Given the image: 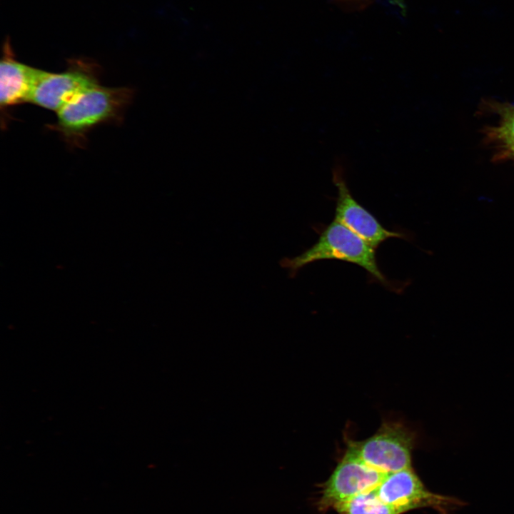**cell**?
Segmentation results:
<instances>
[{"instance_id": "9", "label": "cell", "mask_w": 514, "mask_h": 514, "mask_svg": "<svg viewBox=\"0 0 514 514\" xmlns=\"http://www.w3.org/2000/svg\"><path fill=\"white\" fill-rule=\"evenodd\" d=\"M334 509L339 514H401L396 508L383 503L375 489L363 493Z\"/></svg>"}, {"instance_id": "4", "label": "cell", "mask_w": 514, "mask_h": 514, "mask_svg": "<svg viewBox=\"0 0 514 514\" xmlns=\"http://www.w3.org/2000/svg\"><path fill=\"white\" fill-rule=\"evenodd\" d=\"M101 69L87 59H69L65 71H46L31 97L30 103L58 112L76 98L99 85Z\"/></svg>"}, {"instance_id": "7", "label": "cell", "mask_w": 514, "mask_h": 514, "mask_svg": "<svg viewBox=\"0 0 514 514\" xmlns=\"http://www.w3.org/2000/svg\"><path fill=\"white\" fill-rule=\"evenodd\" d=\"M332 175L337 190L334 220L375 249L388 238H406L405 233L383 227L371 213L353 197L346 182L344 166L341 162H336Z\"/></svg>"}, {"instance_id": "1", "label": "cell", "mask_w": 514, "mask_h": 514, "mask_svg": "<svg viewBox=\"0 0 514 514\" xmlns=\"http://www.w3.org/2000/svg\"><path fill=\"white\" fill-rule=\"evenodd\" d=\"M133 95L129 87L99 85L61 108L56 112V121L46 127L58 133L69 147L84 148L91 129L123 121Z\"/></svg>"}, {"instance_id": "3", "label": "cell", "mask_w": 514, "mask_h": 514, "mask_svg": "<svg viewBox=\"0 0 514 514\" xmlns=\"http://www.w3.org/2000/svg\"><path fill=\"white\" fill-rule=\"evenodd\" d=\"M414 441V434L403 423L385 422L363 440H348L347 448L371 467L388 474L411 468Z\"/></svg>"}, {"instance_id": "10", "label": "cell", "mask_w": 514, "mask_h": 514, "mask_svg": "<svg viewBox=\"0 0 514 514\" xmlns=\"http://www.w3.org/2000/svg\"><path fill=\"white\" fill-rule=\"evenodd\" d=\"M500 115V124L494 133L495 137L511 153L514 151V106L503 108Z\"/></svg>"}, {"instance_id": "2", "label": "cell", "mask_w": 514, "mask_h": 514, "mask_svg": "<svg viewBox=\"0 0 514 514\" xmlns=\"http://www.w3.org/2000/svg\"><path fill=\"white\" fill-rule=\"evenodd\" d=\"M321 260H339L361 266L373 280L395 293H400L405 286L387 278L378 266L376 249L336 220L321 229L313 246L298 256L283 258L280 265L294 277L306 266Z\"/></svg>"}, {"instance_id": "6", "label": "cell", "mask_w": 514, "mask_h": 514, "mask_svg": "<svg viewBox=\"0 0 514 514\" xmlns=\"http://www.w3.org/2000/svg\"><path fill=\"white\" fill-rule=\"evenodd\" d=\"M386 475L366 464L347 448L323 485L319 508L324 510L335 508L363 493L376 489Z\"/></svg>"}, {"instance_id": "11", "label": "cell", "mask_w": 514, "mask_h": 514, "mask_svg": "<svg viewBox=\"0 0 514 514\" xmlns=\"http://www.w3.org/2000/svg\"><path fill=\"white\" fill-rule=\"evenodd\" d=\"M511 153L512 155L514 156V151H513V152H511V153Z\"/></svg>"}, {"instance_id": "8", "label": "cell", "mask_w": 514, "mask_h": 514, "mask_svg": "<svg viewBox=\"0 0 514 514\" xmlns=\"http://www.w3.org/2000/svg\"><path fill=\"white\" fill-rule=\"evenodd\" d=\"M46 72L16 60L9 41L4 42L0 62V105L1 116L5 115V124L9 116L7 110L30 103L34 90Z\"/></svg>"}, {"instance_id": "5", "label": "cell", "mask_w": 514, "mask_h": 514, "mask_svg": "<svg viewBox=\"0 0 514 514\" xmlns=\"http://www.w3.org/2000/svg\"><path fill=\"white\" fill-rule=\"evenodd\" d=\"M375 490L383 503L401 514L423 508L448 514L462 505L458 499L429 491L411 468L386 474Z\"/></svg>"}]
</instances>
